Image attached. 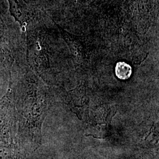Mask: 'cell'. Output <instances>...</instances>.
<instances>
[{
  "mask_svg": "<svg viewBox=\"0 0 159 159\" xmlns=\"http://www.w3.org/2000/svg\"><path fill=\"white\" fill-rule=\"evenodd\" d=\"M9 94L0 100V146H14L15 118Z\"/></svg>",
  "mask_w": 159,
  "mask_h": 159,
  "instance_id": "1",
  "label": "cell"
},
{
  "mask_svg": "<svg viewBox=\"0 0 159 159\" xmlns=\"http://www.w3.org/2000/svg\"><path fill=\"white\" fill-rule=\"evenodd\" d=\"M116 76L121 80H127L132 73V69L130 66L125 62H119L116 64L115 68Z\"/></svg>",
  "mask_w": 159,
  "mask_h": 159,
  "instance_id": "3",
  "label": "cell"
},
{
  "mask_svg": "<svg viewBox=\"0 0 159 159\" xmlns=\"http://www.w3.org/2000/svg\"><path fill=\"white\" fill-rule=\"evenodd\" d=\"M0 159H24L14 146H0Z\"/></svg>",
  "mask_w": 159,
  "mask_h": 159,
  "instance_id": "2",
  "label": "cell"
}]
</instances>
